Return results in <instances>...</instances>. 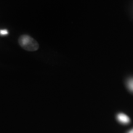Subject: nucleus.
Instances as JSON below:
<instances>
[{
	"label": "nucleus",
	"instance_id": "obj_1",
	"mask_svg": "<svg viewBox=\"0 0 133 133\" xmlns=\"http://www.w3.org/2000/svg\"><path fill=\"white\" fill-rule=\"evenodd\" d=\"M19 44L29 51H35L39 48V44L35 39L29 35H22L19 38Z\"/></svg>",
	"mask_w": 133,
	"mask_h": 133
},
{
	"label": "nucleus",
	"instance_id": "obj_2",
	"mask_svg": "<svg viewBox=\"0 0 133 133\" xmlns=\"http://www.w3.org/2000/svg\"><path fill=\"white\" fill-rule=\"evenodd\" d=\"M117 119L119 122H121V123H123V124L129 123V121H130V119H129V118L128 116L124 114H119L118 115Z\"/></svg>",
	"mask_w": 133,
	"mask_h": 133
},
{
	"label": "nucleus",
	"instance_id": "obj_3",
	"mask_svg": "<svg viewBox=\"0 0 133 133\" xmlns=\"http://www.w3.org/2000/svg\"><path fill=\"white\" fill-rule=\"evenodd\" d=\"M128 87L129 90L133 92V78L129 79L128 81Z\"/></svg>",
	"mask_w": 133,
	"mask_h": 133
},
{
	"label": "nucleus",
	"instance_id": "obj_4",
	"mask_svg": "<svg viewBox=\"0 0 133 133\" xmlns=\"http://www.w3.org/2000/svg\"><path fill=\"white\" fill-rule=\"evenodd\" d=\"M8 34V31L7 30L4 29V30H0V35H6Z\"/></svg>",
	"mask_w": 133,
	"mask_h": 133
},
{
	"label": "nucleus",
	"instance_id": "obj_5",
	"mask_svg": "<svg viewBox=\"0 0 133 133\" xmlns=\"http://www.w3.org/2000/svg\"><path fill=\"white\" fill-rule=\"evenodd\" d=\"M128 133H133V129H131V130L129 131Z\"/></svg>",
	"mask_w": 133,
	"mask_h": 133
}]
</instances>
